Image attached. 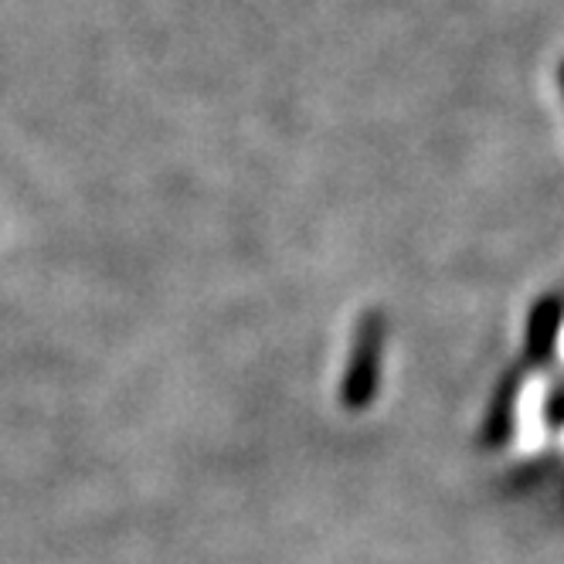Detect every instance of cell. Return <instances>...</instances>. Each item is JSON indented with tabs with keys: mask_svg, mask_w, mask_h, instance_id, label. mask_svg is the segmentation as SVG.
Returning <instances> with one entry per match:
<instances>
[{
	"mask_svg": "<svg viewBox=\"0 0 564 564\" xmlns=\"http://www.w3.org/2000/svg\"><path fill=\"white\" fill-rule=\"evenodd\" d=\"M561 86H564V72H561Z\"/></svg>",
	"mask_w": 564,
	"mask_h": 564,
	"instance_id": "1",
	"label": "cell"
}]
</instances>
